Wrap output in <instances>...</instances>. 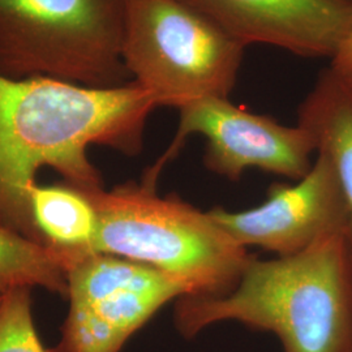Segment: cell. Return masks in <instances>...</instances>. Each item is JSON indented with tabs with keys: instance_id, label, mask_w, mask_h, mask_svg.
<instances>
[{
	"instance_id": "cell-1",
	"label": "cell",
	"mask_w": 352,
	"mask_h": 352,
	"mask_svg": "<svg viewBox=\"0 0 352 352\" xmlns=\"http://www.w3.org/2000/svg\"><path fill=\"white\" fill-rule=\"evenodd\" d=\"M155 109L151 93L135 81L91 88L0 74V227L47 247L29 199L38 171L50 167L80 192L103 188L89 148L139 155Z\"/></svg>"
},
{
	"instance_id": "cell-2",
	"label": "cell",
	"mask_w": 352,
	"mask_h": 352,
	"mask_svg": "<svg viewBox=\"0 0 352 352\" xmlns=\"http://www.w3.org/2000/svg\"><path fill=\"white\" fill-rule=\"evenodd\" d=\"M222 322L272 333L282 352H352V258L346 231L327 232L292 256L252 257L225 295L176 300L174 325L186 340Z\"/></svg>"
},
{
	"instance_id": "cell-3",
	"label": "cell",
	"mask_w": 352,
	"mask_h": 352,
	"mask_svg": "<svg viewBox=\"0 0 352 352\" xmlns=\"http://www.w3.org/2000/svg\"><path fill=\"white\" fill-rule=\"evenodd\" d=\"M144 180L82 192L97 230L90 252L151 266L173 278L183 298H212L236 286L252 256L210 214Z\"/></svg>"
},
{
	"instance_id": "cell-4",
	"label": "cell",
	"mask_w": 352,
	"mask_h": 352,
	"mask_svg": "<svg viewBox=\"0 0 352 352\" xmlns=\"http://www.w3.org/2000/svg\"><path fill=\"white\" fill-rule=\"evenodd\" d=\"M128 0H0V74L91 88L132 81L122 58Z\"/></svg>"
},
{
	"instance_id": "cell-5",
	"label": "cell",
	"mask_w": 352,
	"mask_h": 352,
	"mask_svg": "<svg viewBox=\"0 0 352 352\" xmlns=\"http://www.w3.org/2000/svg\"><path fill=\"white\" fill-rule=\"evenodd\" d=\"M247 47L186 0H128L122 58L158 107L230 98Z\"/></svg>"
},
{
	"instance_id": "cell-6",
	"label": "cell",
	"mask_w": 352,
	"mask_h": 352,
	"mask_svg": "<svg viewBox=\"0 0 352 352\" xmlns=\"http://www.w3.org/2000/svg\"><path fill=\"white\" fill-rule=\"evenodd\" d=\"M69 309L49 352H122L166 304L184 296L173 278L106 253L64 261Z\"/></svg>"
},
{
	"instance_id": "cell-7",
	"label": "cell",
	"mask_w": 352,
	"mask_h": 352,
	"mask_svg": "<svg viewBox=\"0 0 352 352\" xmlns=\"http://www.w3.org/2000/svg\"><path fill=\"white\" fill-rule=\"evenodd\" d=\"M179 111L175 138L161 158L145 173L158 180L193 135L206 140L204 164L217 175L239 180L247 170L300 180L311 170L315 140L302 126H285L267 115L251 113L230 101L209 97L192 102Z\"/></svg>"
},
{
	"instance_id": "cell-8",
	"label": "cell",
	"mask_w": 352,
	"mask_h": 352,
	"mask_svg": "<svg viewBox=\"0 0 352 352\" xmlns=\"http://www.w3.org/2000/svg\"><path fill=\"white\" fill-rule=\"evenodd\" d=\"M208 213L244 248L258 247L277 257L296 254L327 232L347 226L338 179L321 153L294 186L273 184L261 205L240 212L213 208Z\"/></svg>"
},
{
	"instance_id": "cell-9",
	"label": "cell",
	"mask_w": 352,
	"mask_h": 352,
	"mask_svg": "<svg viewBox=\"0 0 352 352\" xmlns=\"http://www.w3.org/2000/svg\"><path fill=\"white\" fill-rule=\"evenodd\" d=\"M244 47L333 59L352 29V0H186Z\"/></svg>"
},
{
	"instance_id": "cell-10",
	"label": "cell",
	"mask_w": 352,
	"mask_h": 352,
	"mask_svg": "<svg viewBox=\"0 0 352 352\" xmlns=\"http://www.w3.org/2000/svg\"><path fill=\"white\" fill-rule=\"evenodd\" d=\"M298 124L333 166L347 212L346 238L352 258V81L330 67L322 71L298 110Z\"/></svg>"
},
{
	"instance_id": "cell-11",
	"label": "cell",
	"mask_w": 352,
	"mask_h": 352,
	"mask_svg": "<svg viewBox=\"0 0 352 352\" xmlns=\"http://www.w3.org/2000/svg\"><path fill=\"white\" fill-rule=\"evenodd\" d=\"M29 199L34 223L62 265L68 258L93 253L97 217L82 192L65 183L51 187L36 184Z\"/></svg>"
},
{
	"instance_id": "cell-12",
	"label": "cell",
	"mask_w": 352,
	"mask_h": 352,
	"mask_svg": "<svg viewBox=\"0 0 352 352\" xmlns=\"http://www.w3.org/2000/svg\"><path fill=\"white\" fill-rule=\"evenodd\" d=\"M34 287L67 298L63 265L50 248L0 227V296L14 289Z\"/></svg>"
},
{
	"instance_id": "cell-13",
	"label": "cell",
	"mask_w": 352,
	"mask_h": 352,
	"mask_svg": "<svg viewBox=\"0 0 352 352\" xmlns=\"http://www.w3.org/2000/svg\"><path fill=\"white\" fill-rule=\"evenodd\" d=\"M0 352H49L36 329L30 289H14L1 298Z\"/></svg>"
},
{
	"instance_id": "cell-14",
	"label": "cell",
	"mask_w": 352,
	"mask_h": 352,
	"mask_svg": "<svg viewBox=\"0 0 352 352\" xmlns=\"http://www.w3.org/2000/svg\"><path fill=\"white\" fill-rule=\"evenodd\" d=\"M330 68L336 74L352 81V29L343 41L338 52L330 60Z\"/></svg>"
},
{
	"instance_id": "cell-15",
	"label": "cell",
	"mask_w": 352,
	"mask_h": 352,
	"mask_svg": "<svg viewBox=\"0 0 352 352\" xmlns=\"http://www.w3.org/2000/svg\"><path fill=\"white\" fill-rule=\"evenodd\" d=\"M1 298H3V296H0V302H1Z\"/></svg>"
}]
</instances>
